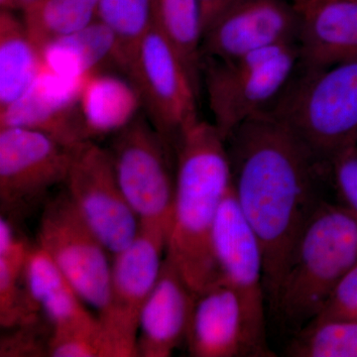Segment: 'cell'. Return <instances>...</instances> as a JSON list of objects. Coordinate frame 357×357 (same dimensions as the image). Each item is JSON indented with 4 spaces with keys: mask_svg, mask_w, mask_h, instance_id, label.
Here are the masks:
<instances>
[{
    "mask_svg": "<svg viewBox=\"0 0 357 357\" xmlns=\"http://www.w3.org/2000/svg\"><path fill=\"white\" fill-rule=\"evenodd\" d=\"M227 145L234 196L261 245L265 293L272 307L296 243L326 201L328 163L268 112L241 124Z\"/></svg>",
    "mask_w": 357,
    "mask_h": 357,
    "instance_id": "6da1fadb",
    "label": "cell"
},
{
    "mask_svg": "<svg viewBox=\"0 0 357 357\" xmlns=\"http://www.w3.org/2000/svg\"><path fill=\"white\" fill-rule=\"evenodd\" d=\"M176 185L166 255L195 296L220 279L213 231L223 199L231 189L227 141L213 122L199 119L175 147Z\"/></svg>",
    "mask_w": 357,
    "mask_h": 357,
    "instance_id": "7a4b0ae2",
    "label": "cell"
},
{
    "mask_svg": "<svg viewBox=\"0 0 357 357\" xmlns=\"http://www.w3.org/2000/svg\"><path fill=\"white\" fill-rule=\"evenodd\" d=\"M356 264V220L340 204L324 202L296 243L271 309L282 324L299 332L318 317Z\"/></svg>",
    "mask_w": 357,
    "mask_h": 357,
    "instance_id": "3957f363",
    "label": "cell"
},
{
    "mask_svg": "<svg viewBox=\"0 0 357 357\" xmlns=\"http://www.w3.org/2000/svg\"><path fill=\"white\" fill-rule=\"evenodd\" d=\"M268 112L328 163L338 152L357 145V58L302 69Z\"/></svg>",
    "mask_w": 357,
    "mask_h": 357,
    "instance_id": "277c9868",
    "label": "cell"
},
{
    "mask_svg": "<svg viewBox=\"0 0 357 357\" xmlns=\"http://www.w3.org/2000/svg\"><path fill=\"white\" fill-rule=\"evenodd\" d=\"M297 43L229 60L202 59L201 74L215 128L227 141L241 124L272 109L300 69Z\"/></svg>",
    "mask_w": 357,
    "mask_h": 357,
    "instance_id": "5b68a950",
    "label": "cell"
},
{
    "mask_svg": "<svg viewBox=\"0 0 357 357\" xmlns=\"http://www.w3.org/2000/svg\"><path fill=\"white\" fill-rule=\"evenodd\" d=\"M109 148L115 175L140 227L169 234L175 199V152L146 115L114 134Z\"/></svg>",
    "mask_w": 357,
    "mask_h": 357,
    "instance_id": "8992f818",
    "label": "cell"
},
{
    "mask_svg": "<svg viewBox=\"0 0 357 357\" xmlns=\"http://www.w3.org/2000/svg\"><path fill=\"white\" fill-rule=\"evenodd\" d=\"M124 73L148 121L175 152L185 131L199 121V91L177 50L152 24Z\"/></svg>",
    "mask_w": 357,
    "mask_h": 357,
    "instance_id": "52a82bcc",
    "label": "cell"
},
{
    "mask_svg": "<svg viewBox=\"0 0 357 357\" xmlns=\"http://www.w3.org/2000/svg\"><path fill=\"white\" fill-rule=\"evenodd\" d=\"M168 234L140 227L132 243L114 255L107 304L98 312L103 357L137 356L141 311L158 279Z\"/></svg>",
    "mask_w": 357,
    "mask_h": 357,
    "instance_id": "ba28073f",
    "label": "cell"
},
{
    "mask_svg": "<svg viewBox=\"0 0 357 357\" xmlns=\"http://www.w3.org/2000/svg\"><path fill=\"white\" fill-rule=\"evenodd\" d=\"M73 149L34 129L0 128L1 215L16 222L43 208L65 184Z\"/></svg>",
    "mask_w": 357,
    "mask_h": 357,
    "instance_id": "9c48e42d",
    "label": "cell"
},
{
    "mask_svg": "<svg viewBox=\"0 0 357 357\" xmlns=\"http://www.w3.org/2000/svg\"><path fill=\"white\" fill-rule=\"evenodd\" d=\"M65 191L112 256L132 243L140 222L122 192L107 148L86 140L73 149Z\"/></svg>",
    "mask_w": 357,
    "mask_h": 357,
    "instance_id": "30bf717a",
    "label": "cell"
},
{
    "mask_svg": "<svg viewBox=\"0 0 357 357\" xmlns=\"http://www.w3.org/2000/svg\"><path fill=\"white\" fill-rule=\"evenodd\" d=\"M38 245L50 256L84 304L100 312L109 297L110 255L72 204L65 190L43 206Z\"/></svg>",
    "mask_w": 357,
    "mask_h": 357,
    "instance_id": "8fae6325",
    "label": "cell"
},
{
    "mask_svg": "<svg viewBox=\"0 0 357 357\" xmlns=\"http://www.w3.org/2000/svg\"><path fill=\"white\" fill-rule=\"evenodd\" d=\"M211 243L220 279L238 295L258 356H274L267 344L262 248L244 218L232 185L218 211Z\"/></svg>",
    "mask_w": 357,
    "mask_h": 357,
    "instance_id": "7c38bea8",
    "label": "cell"
},
{
    "mask_svg": "<svg viewBox=\"0 0 357 357\" xmlns=\"http://www.w3.org/2000/svg\"><path fill=\"white\" fill-rule=\"evenodd\" d=\"M291 0H234L204 34L202 59L229 60L283 44H298Z\"/></svg>",
    "mask_w": 357,
    "mask_h": 357,
    "instance_id": "4fadbf2b",
    "label": "cell"
},
{
    "mask_svg": "<svg viewBox=\"0 0 357 357\" xmlns=\"http://www.w3.org/2000/svg\"><path fill=\"white\" fill-rule=\"evenodd\" d=\"M86 77H66L42 70L22 98L0 112V128L34 129L68 147L91 140L79 109Z\"/></svg>",
    "mask_w": 357,
    "mask_h": 357,
    "instance_id": "5bb4252c",
    "label": "cell"
},
{
    "mask_svg": "<svg viewBox=\"0 0 357 357\" xmlns=\"http://www.w3.org/2000/svg\"><path fill=\"white\" fill-rule=\"evenodd\" d=\"M185 342L194 357H259L241 301L220 279L195 296Z\"/></svg>",
    "mask_w": 357,
    "mask_h": 357,
    "instance_id": "9a60e30c",
    "label": "cell"
},
{
    "mask_svg": "<svg viewBox=\"0 0 357 357\" xmlns=\"http://www.w3.org/2000/svg\"><path fill=\"white\" fill-rule=\"evenodd\" d=\"M195 294L165 255L158 279L141 311L136 351L140 357H170L187 340Z\"/></svg>",
    "mask_w": 357,
    "mask_h": 357,
    "instance_id": "2e32d148",
    "label": "cell"
},
{
    "mask_svg": "<svg viewBox=\"0 0 357 357\" xmlns=\"http://www.w3.org/2000/svg\"><path fill=\"white\" fill-rule=\"evenodd\" d=\"M299 21L302 69L357 58V0H291Z\"/></svg>",
    "mask_w": 357,
    "mask_h": 357,
    "instance_id": "e0dca14e",
    "label": "cell"
},
{
    "mask_svg": "<svg viewBox=\"0 0 357 357\" xmlns=\"http://www.w3.org/2000/svg\"><path fill=\"white\" fill-rule=\"evenodd\" d=\"M24 278L33 302L50 324L51 335L98 330V317L84 306L72 284L38 244L28 251Z\"/></svg>",
    "mask_w": 357,
    "mask_h": 357,
    "instance_id": "ac0fdd59",
    "label": "cell"
},
{
    "mask_svg": "<svg viewBox=\"0 0 357 357\" xmlns=\"http://www.w3.org/2000/svg\"><path fill=\"white\" fill-rule=\"evenodd\" d=\"M43 70L41 49L13 10L0 9V112L20 100Z\"/></svg>",
    "mask_w": 357,
    "mask_h": 357,
    "instance_id": "d6986e66",
    "label": "cell"
},
{
    "mask_svg": "<svg viewBox=\"0 0 357 357\" xmlns=\"http://www.w3.org/2000/svg\"><path fill=\"white\" fill-rule=\"evenodd\" d=\"M139 96L130 81L96 72L84 82L79 109L89 139L119 132L138 115Z\"/></svg>",
    "mask_w": 357,
    "mask_h": 357,
    "instance_id": "ffe728a7",
    "label": "cell"
},
{
    "mask_svg": "<svg viewBox=\"0 0 357 357\" xmlns=\"http://www.w3.org/2000/svg\"><path fill=\"white\" fill-rule=\"evenodd\" d=\"M43 69L66 77H84L103 65L117 64V42L102 21L81 31L52 41L41 49Z\"/></svg>",
    "mask_w": 357,
    "mask_h": 357,
    "instance_id": "44dd1931",
    "label": "cell"
},
{
    "mask_svg": "<svg viewBox=\"0 0 357 357\" xmlns=\"http://www.w3.org/2000/svg\"><path fill=\"white\" fill-rule=\"evenodd\" d=\"M151 7L152 24L177 50L199 91L203 27L199 0H151Z\"/></svg>",
    "mask_w": 357,
    "mask_h": 357,
    "instance_id": "7402d4cb",
    "label": "cell"
},
{
    "mask_svg": "<svg viewBox=\"0 0 357 357\" xmlns=\"http://www.w3.org/2000/svg\"><path fill=\"white\" fill-rule=\"evenodd\" d=\"M100 0H39L23 11L28 33L40 49L81 31L98 20Z\"/></svg>",
    "mask_w": 357,
    "mask_h": 357,
    "instance_id": "603a6c76",
    "label": "cell"
},
{
    "mask_svg": "<svg viewBox=\"0 0 357 357\" xmlns=\"http://www.w3.org/2000/svg\"><path fill=\"white\" fill-rule=\"evenodd\" d=\"M29 248L22 241L0 255V325L3 330L44 318L26 286L24 267Z\"/></svg>",
    "mask_w": 357,
    "mask_h": 357,
    "instance_id": "cb8c5ba5",
    "label": "cell"
},
{
    "mask_svg": "<svg viewBox=\"0 0 357 357\" xmlns=\"http://www.w3.org/2000/svg\"><path fill=\"white\" fill-rule=\"evenodd\" d=\"M98 20L114 35L117 64L126 72L141 40L153 23L151 0H100Z\"/></svg>",
    "mask_w": 357,
    "mask_h": 357,
    "instance_id": "d4e9b609",
    "label": "cell"
},
{
    "mask_svg": "<svg viewBox=\"0 0 357 357\" xmlns=\"http://www.w3.org/2000/svg\"><path fill=\"white\" fill-rule=\"evenodd\" d=\"M289 356L357 357V319L314 321L296 333Z\"/></svg>",
    "mask_w": 357,
    "mask_h": 357,
    "instance_id": "484cf974",
    "label": "cell"
},
{
    "mask_svg": "<svg viewBox=\"0 0 357 357\" xmlns=\"http://www.w3.org/2000/svg\"><path fill=\"white\" fill-rule=\"evenodd\" d=\"M6 331L0 342V356H49L52 328L44 318Z\"/></svg>",
    "mask_w": 357,
    "mask_h": 357,
    "instance_id": "4316f807",
    "label": "cell"
},
{
    "mask_svg": "<svg viewBox=\"0 0 357 357\" xmlns=\"http://www.w3.org/2000/svg\"><path fill=\"white\" fill-rule=\"evenodd\" d=\"M328 170L337 204L357 223V145L345 148L332 157Z\"/></svg>",
    "mask_w": 357,
    "mask_h": 357,
    "instance_id": "83f0119b",
    "label": "cell"
},
{
    "mask_svg": "<svg viewBox=\"0 0 357 357\" xmlns=\"http://www.w3.org/2000/svg\"><path fill=\"white\" fill-rule=\"evenodd\" d=\"M357 319V264L342 277L314 321Z\"/></svg>",
    "mask_w": 357,
    "mask_h": 357,
    "instance_id": "f1b7e54d",
    "label": "cell"
},
{
    "mask_svg": "<svg viewBox=\"0 0 357 357\" xmlns=\"http://www.w3.org/2000/svg\"><path fill=\"white\" fill-rule=\"evenodd\" d=\"M234 1V0H199L203 37L204 33L210 29L211 25L231 6Z\"/></svg>",
    "mask_w": 357,
    "mask_h": 357,
    "instance_id": "f546056e",
    "label": "cell"
},
{
    "mask_svg": "<svg viewBox=\"0 0 357 357\" xmlns=\"http://www.w3.org/2000/svg\"><path fill=\"white\" fill-rule=\"evenodd\" d=\"M0 9L18 10L17 1L16 0H0Z\"/></svg>",
    "mask_w": 357,
    "mask_h": 357,
    "instance_id": "4dcf8cb0",
    "label": "cell"
},
{
    "mask_svg": "<svg viewBox=\"0 0 357 357\" xmlns=\"http://www.w3.org/2000/svg\"><path fill=\"white\" fill-rule=\"evenodd\" d=\"M17 1L18 10L21 13L27 10L28 8L36 4L39 0H16Z\"/></svg>",
    "mask_w": 357,
    "mask_h": 357,
    "instance_id": "1f68e13d",
    "label": "cell"
}]
</instances>
